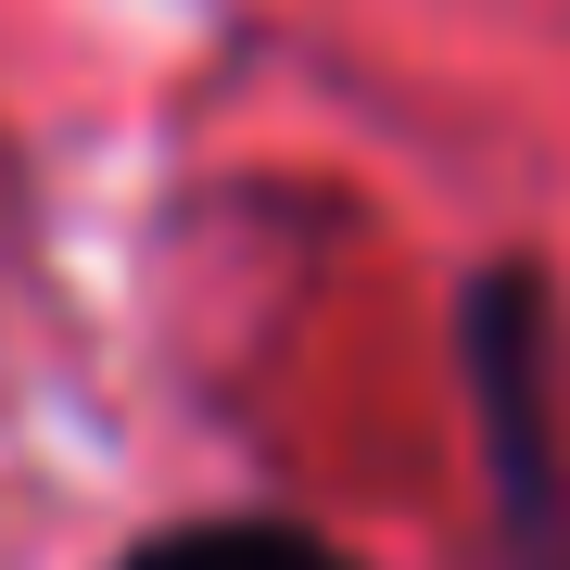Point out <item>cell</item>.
I'll return each mask as SVG.
<instances>
[{
    "label": "cell",
    "instance_id": "cell-1",
    "mask_svg": "<svg viewBox=\"0 0 570 570\" xmlns=\"http://www.w3.org/2000/svg\"><path fill=\"white\" fill-rule=\"evenodd\" d=\"M469 393L494 444V520L520 570H570V444H558V305L546 279L494 266L469 292Z\"/></svg>",
    "mask_w": 570,
    "mask_h": 570
},
{
    "label": "cell",
    "instance_id": "cell-2",
    "mask_svg": "<svg viewBox=\"0 0 570 570\" xmlns=\"http://www.w3.org/2000/svg\"><path fill=\"white\" fill-rule=\"evenodd\" d=\"M115 570H355V558L305 520H178L153 546H127Z\"/></svg>",
    "mask_w": 570,
    "mask_h": 570
}]
</instances>
